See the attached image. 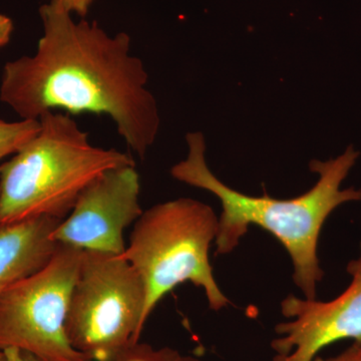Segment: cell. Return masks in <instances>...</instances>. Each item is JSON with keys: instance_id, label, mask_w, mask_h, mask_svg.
I'll return each instance as SVG.
<instances>
[{"instance_id": "cell-1", "label": "cell", "mask_w": 361, "mask_h": 361, "mask_svg": "<svg viewBox=\"0 0 361 361\" xmlns=\"http://www.w3.org/2000/svg\"><path fill=\"white\" fill-rule=\"evenodd\" d=\"M39 18L44 32L37 51L6 63L0 101L21 120H39L54 110L109 116L126 144L144 159L161 120L130 35H111L96 21H75L51 2L39 7Z\"/></svg>"}, {"instance_id": "cell-2", "label": "cell", "mask_w": 361, "mask_h": 361, "mask_svg": "<svg viewBox=\"0 0 361 361\" xmlns=\"http://www.w3.org/2000/svg\"><path fill=\"white\" fill-rule=\"evenodd\" d=\"M189 154L171 169L176 180L215 195L222 205L216 234V255L231 253L250 226L270 233L288 252L293 264V280L305 298L315 299L324 272L317 249L325 221L342 204L361 201V190L341 189L355 165L360 152L353 146L329 161L312 160L310 168L318 180L310 191L293 199L249 196L232 189L211 172L205 161L206 145L201 133L186 137Z\"/></svg>"}, {"instance_id": "cell-3", "label": "cell", "mask_w": 361, "mask_h": 361, "mask_svg": "<svg viewBox=\"0 0 361 361\" xmlns=\"http://www.w3.org/2000/svg\"><path fill=\"white\" fill-rule=\"evenodd\" d=\"M40 129L0 165V226L30 218L63 220L90 183L135 166L129 154L97 148L68 114L47 111Z\"/></svg>"}, {"instance_id": "cell-4", "label": "cell", "mask_w": 361, "mask_h": 361, "mask_svg": "<svg viewBox=\"0 0 361 361\" xmlns=\"http://www.w3.org/2000/svg\"><path fill=\"white\" fill-rule=\"evenodd\" d=\"M217 227L213 209L190 198L158 204L135 221L122 256L144 282L146 320L164 297L186 282L203 289L211 310L227 307L229 299L221 291L209 258Z\"/></svg>"}, {"instance_id": "cell-5", "label": "cell", "mask_w": 361, "mask_h": 361, "mask_svg": "<svg viewBox=\"0 0 361 361\" xmlns=\"http://www.w3.org/2000/svg\"><path fill=\"white\" fill-rule=\"evenodd\" d=\"M146 288L122 255L82 251L66 320L68 341L92 361H106L140 341Z\"/></svg>"}, {"instance_id": "cell-6", "label": "cell", "mask_w": 361, "mask_h": 361, "mask_svg": "<svg viewBox=\"0 0 361 361\" xmlns=\"http://www.w3.org/2000/svg\"><path fill=\"white\" fill-rule=\"evenodd\" d=\"M82 250L58 244L49 262L0 297V348L44 361H92L71 346L66 320Z\"/></svg>"}, {"instance_id": "cell-7", "label": "cell", "mask_w": 361, "mask_h": 361, "mask_svg": "<svg viewBox=\"0 0 361 361\" xmlns=\"http://www.w3.org/2000/svg\"><path fill=\"white\" fill-rule=\"evenodd\" d=\"M142 212L135 166L111 169L85 188L52 239L82 251L123 255V232Z\"/></svg>"}, {"instance_id": "cell-8", "label": "cell", "mask_w": 361, "mask_h": 361, "mask_svg": "<svg viewBox=\"0 0 361 361\" xmlns=\"http://www.w3.org/2000/svg\"><path fill=\"white\" fill-rule=\"evenodd\" d=\"M350 284L330 301L301 299L290 294L281 302L289 322L275 329L272 361H313L320 350L343 339L361 341V243L358 258L350 261Z\"/></svg>"}, {"instance_id": "cell-9", "label": "cell", "mask_w": 361, "mask_h": 361, "mask_svg": "<svg viewBox=\"0 0 361 361\" xmlns=\"http://www.w3.org/2000/svg\"><path fill=\"white\" fill-rule=\"evenodd\" d=\"M61 221L42 216L0 226V297L49 262L58 247L52 233Z\"/></svg>"}, {"instance_id": "cell-10", "label": "cell", "mask_w": 361, "mask_h": 361, "mask_svg": "<svg viewBox=\"0 0 361 361\" xmlns=\"http://www.w3.org/2000/svg\"><path fill=\"white\" fill-rule=\"evenodd\" d=\"M39 129V120L6 122L0 118V161L16 154Z\"/></svg>"}, {"instance_id": "cell-11", "label": "cell", "mask_w": 361, "mask_h": 361, "mask_svg": "<svg viewBox=\"0 0 361 361\" xmlns=\"http://www.w3.org/2000/svg\"><path fill=\"white\" fill-rule=\"evenodd\" d=\"M179 353L170 348H155L137 341L116 353L106 361H174Z\"/></svg>"}, {"instance_id": "cell-12", "label": "cell", "mask_w": 361, "mask_h": 361, "mask_svg": "<svg viewBox=\"0 0 361 361\" xmlns=\"http://www.w3.org/2000/svg\"><path fill=\"white\" fill-rule=\"evenodd\" d=\"M94 1V0H51L49 2L71 14H77L80 18H85L89 13Z\"/></svg>"}, {"instance_id": "cell-13", "label": "cell", "mask_w": 361, "mask_h": 361, "mask_svg": "<svg viewBox=\"0 0 361 361\" xmlns=\"http://www.w3.org/2000/svg\"><path fill=\"white\" fill-rule=\"evenodd\" d=\"M313 361H361V341H355L350 348L334 357L316 356Z\"/></svg>"}, {"instance_id": "cell-14", "label": "cell", "mask_w": 361, "mask_h": 361, "mask_svg": "<svg viewBox=\"0 0 361 361\" xmlns=\"http://www.w3.org/2000/svg\"><path fill=\"white\" fill-rule=\"evenodd\" d=\"M13 32V23L8 16L0 14V49L8 44Z\"/></svg>"}, {"instance_id": "cell-15", "label": "cell", "mask_w": 361, "mask_h": 361, "mask_svg": "<svg viewBox=\"0 0 361 361\" xmlns=\"http://www.w3.org/2000/svg\"><path fill=\"white\" fill-rule=\"evenodd\" d=\"M8 355L11 361H44L37 357V356L25 353V351L18 350V349H4Z\"/></svg>"}, {"instance_id": "cell-16", "label": "cell", "mask_w": 361, "mask_h": 361, "mask_svg": "<svg viewBox=\"0 0 361 361\" xmlns=\"http://www.w3.org/2000/svg\"><path fill=\"white\" fill-rule=\"evenodd\" d=\"M174 361H203L201 360H198V358L193 357V356H189V355H180L179 353V355L176 357V360Z\"/></svg>"}, {"instance_id": "cell-17", "label": "cell", "mask_w": 361, "mask_h": 361, "mask_svg": "<svg viewBox=\"0 0 361 361\" xmlns=\"http://www.w3.org/2000/svg\"><path fill=\"white\" fill-rule=\"evenodd\" d=\"M0 361H11L6 351L1 348H0Z\"/></svg>"}]
</instances>
